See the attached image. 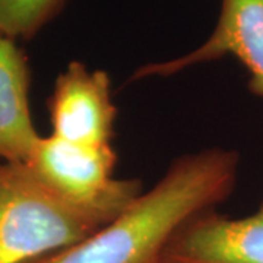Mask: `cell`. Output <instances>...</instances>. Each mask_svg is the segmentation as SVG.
I'll return each mask as SVG.
<instances>
[{
  "mask_svg": "<svg viewBox=\"0 0 263 263\" xmlns=\"http://www.w3.org/2000/svg\"><path fill=\"white\" fill-rule=\"evenodd\" d=\"M238 162V154L224 148L186 154L111 222L29 263H160L180 227L233 193Z\"/></svg>",
  "mask_w": 263,
  "mask_h": 263,
  "instance_id": "1",
  "label": "cell"
},
{
  "mask_svg": "<svg viewBox=\"0 0 263 263\" xmlns=\"http://www.w3.org/2000/svg\"><path fill=\"white\" fill-rule=\"evenodd\" d=\"M113 219L67 200L27 162L0 160V263L32 262Z\"/></svg>",
  "mask_w": 263,
  "mask_h": 263,
  "instance_id": "2",
  "label": "cell"
},
{
  "mask_svg": "<svg viewBox=\"0 0 263 263\" xmlns=\"http://www.w3.org/2000/svg\"><path fill=\"white\" fill-rule=\"evenodd\" d=\"M41 179L76 205L117 218L142 195L136 179H116L111 145L88 146L41 136L27 162Z\"/></svg>",
  "mask_w": 263,
  "mask_h": 263,
  "instance_id": "3",
  "label": "cell"
},
{
  "mask_svg": "<svg viewBox=\"0 0 263 263\" xmlns=\"http://www.w3.org/2000/svg\"><path fill=\"white\" fill-rule=\"evenodd\" d=\"M235 57L249 72V89L263 98V0H221L211 35L184 56L141 66L132 81L168 78L193 66Z\"/></svg>",
  "mask_w": 263,
  "mask_h": 263,
  "instance_id": "4",
  "label": "cell"
},
{
  "mask_svg": "<svg viewBox=\"0 0 263 263\" xmlns=\"http://www.w3.org/2000/svg\"><path fill=\"white\" fill-rule=\"evenodd\" d=\"M48 113L51 135L59 139L88 146L111 145L117 107L108 73L70 62L57 76Z\"/></svg>",
  "mask_w": 263,
  "mask_h": 263,
  "instance_id": "5",
  "label": "cell"
},
{
  "mask_svg": "<svg viewBox=\"0 0 263 263\" xmlns=\"http://www.w3.org/2000/svg\"><path fill=\"white\" fill-rule=\"evenodd\" d=\"M160 263H263V202L245 218L208 211L180 227Z\"/></svg>",
  "mask_w": 263,
  "mask_h": 263,
  "instance_id": "6",
  "label": "cell"
},
{
  "mask_svg": "<svg viewBox=\"0 0 263 263\" xmlns=\"http://www.w3.org/2000/svg\"><path fill=\"white\" fill-rule=\"evenodd\" d=\"M40 138L29 110L27 57L0 34V160L28 162Z\"/></svg>",
  "mask_w": 263,
  "mask_h": 263,
  "instance_id": "7",
  "label": "cell"
},
{
  "mask_svg": "<svg viewBox=\"0 0 263 263\" xmlns=\"http://www.w3.org/2000/svg\"><path fill=\"white\" fill-rule=\"evenodd\" d=\"M67 0H0V34L31 40L65 8Z\"/></svg>",
  "mask_w": 263,
  "mask_h": 263,
  "instance_id": "8",
  "label": "cell"
}]
</instances>
